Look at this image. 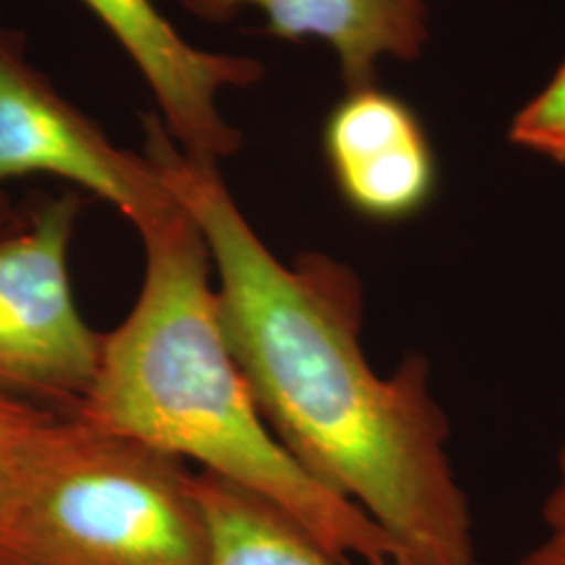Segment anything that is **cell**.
I'll use <instances>...</instances> for the list:
<instances>
[{"mask_svg":"<svg viewBox=\"0 0 565 565\" xmlns=\"http://www.w3.org/2000/svg\"><path fill=\"white\" fill-rule=\"evenodd\" d=\"M142 126V153L202 233L226 340L277 440L384 530L401 565H482L427 359L382 375L364 352L361 277L323 252L279 260L218 163L189 158L156 116Z\"/></svg>","mask_w":565,"mask_h":565,"instance_id":"6da1fadb","label":"cell"},{"mask_svg":"<svg viewBox=\"0 0 565 565\" xmlns=\"http://www.w3.org/2000/svg\"><path fill=\"white\" fill-rule=\"evenodd\" d=\"M179 459L53 413L0 509V565H207Z\"/></svg>","mask_w":565,"mask_h":565,"instance_id":"3957f363","label":"cell"},{"mask_svg":"<svg viewBox=\"0 0 565 565\" xmlns=\"http://www.w3.org/2000/svg\"><path fill=\"white\" fill-rule=\"evenodd\" d=\"M82 2L137 65L156 97L166 132L189 158L218 163L239 151L242 130L221 114L218 95L263 81L260 61L193 46L153 0Z\"/></svg>","mask_w":565,"mask_h":565,"instance_id":"8992f818","label":"cell"},{"mask_svg":"<svg viewBox=\"0 0 565 565\" xmlns=\"http://www.w3.org/2000/svg\"><path fill=\"white\" fill-rule=\"evenodd\" d=\"M139 235V298L103 335L97 375L72 415L172 459L198 461L281 511L335 564L401 565L384 530L312 478L264 422L226 340L195 221L179 203Z\"/></svg>","mask_w":565,"mask_h":565,"instance_id":"7a4b0ae2","label":"cell"},{"mask_svg":"<svg viewBox=\"0 0 565 565\" xmlns=\"http://www.w3.org/2000/svg\"><path fill=\"white\" fill-rule=\"evenodd\" d=\"M235 18L258 9L264 34L281 41L317 39L331 46L343 90L377 84L384 61H415L429 42L427 0H224Z\"/></svg>","mask_w":565,"mask_h":565,"instance_id":"ba28073f","label":"cell"},{"mask_svg":"<svg viewBox=\"0 0 565 565\" xmlns=\"http://www.w3.org/2000/svg\"><path fill=\"white\" fill-rule=\"evenodd\" d=\"M34 174L74 182L137 231L179 205L151 160L109 141L30 61L23 32L0 21V186Z\"/></svg>","mask_w":565,"mask_h":565,"instance_id":"5b68a950","label":"cell"},{"mask_svg":"<svg viewBox=\"0 0 565 565\" xmlns=\"http://www.w3.org/2000/svg\"><path fill=\"white\" fill-rule=\"evenodd\" d=\"M193 490L210 534L207 565H340L281 511L202 471Z\"/></svg>","mask_w":565,"mask_h":565,"instance_id":"9c48e42d","label":"cell"},{"mask_svg":"<svg viewBox=\"0 0 565 565\" xmlns=\"http://www.w3.org/2000/svg\"><path fill=\"white\" fill-rule=\"evenodd\" d=\"M323 153L345 205L373 223L411 221L438 191V156L424 120L377 84L343 90L324 118Z\"/></svg>","mask_w":565,"mask_h":565,"instance_id":"52a82bcc","label":"cell"},{"mask_svg":"<svg viewBox=\"0 0 565 565\" xmlns=\"http://www.w3.org/2000/svg\"><path fill=\"white\" fill-rule=\"evenodd\" d=\"M55 411L0 392V509L36 436Z\"/></svg>","mask_w":565,"mask_h":565,"instance_id":"8fae6325","label":"cell"},{"mask_svg":"<svg viewBox=\"0 0 565 565\" xmlns=\"http://www.w3.org/2000/svg\"><path fill=\"white\" fill-rule=\"evenodd\" d=\"M81 212L72 191L15 203L0 189V392L25 394L61 415L86 398L103 348L70 281Z\"/></svg>","mask_w":565,"mask_h":565,"instance_id":"277c9868","label":"cell"},{"mask_svg":"<svg viewBox=\"0 0 565 565\" xmlns=\"http://www.w3.org/2000/svg\"><path fill=\"white\" fill-rule=\"evenodd\" d=\"M501 565H565V530H548L539 545Z\"/></svg>","mask_w":565,"mask_h":565,"instance_id":"7c38bea8","label":"cell"},{"mask_svg":"<svg viewBox=\"0 0 565 565\" xmlns=\"http://www.w3.org/2000/svg\"><path fill=\"white\" fill-rule=\"evenodd\" d=\"M179 2L198 20L210 21V23H226L233 20L224 0H179Z\"/></svg>","mask_w":565,"mask_h":565,"instance_id":"5bb4252c","label":"cell"},{"mask_svg":"<svg viewBox=\"0 0 565 565\" xmlns=\"http://www.w3.org/2000/svg\"><path fill=\"white\" fill-rule=\"evenodd\" d=\"M546 530H565V445L557 452L555 478L543 503Z\"/></svg>","mask_w":565,"mask_h":565,"instance_id":"4fadbf2b","label":"cell"},{"mask_svg":"<svg viewBox=\"0 0 565 565\" xmlns=\"http://www.w3.org/2000/svg\"><path fill=\"white\" fill-rule=\"evenodd\" d=\"M507 139L515 149L565 166V60L513 114Z\"/></svg>","mask_w":565,"mask_h":565,"instance_id":"30bf717a","label":"cell"}]
</instances>
